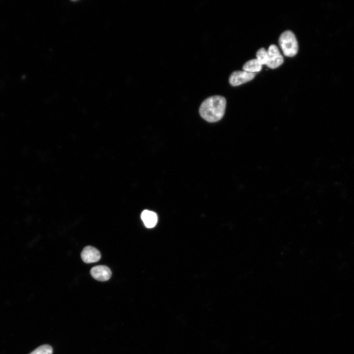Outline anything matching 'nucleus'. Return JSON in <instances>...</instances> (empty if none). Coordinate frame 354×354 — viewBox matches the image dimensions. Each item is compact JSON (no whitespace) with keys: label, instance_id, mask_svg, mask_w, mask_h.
I'll return each instance as SVG.
<instances>
[{"label":"nucleus","instance_id":"1","mask_svg":"<svg viewBox=\"0 0 354 354\" xmlns=\"http://www.w3.org/2000/svg\"><path fill=\"white\" fill-rule=\"evenodd\" d=\"M226 106L225 97L221 95L211 96L202 103L199 110V114L208 122H217L223 117Z\"/></svg>","mask_w":354,"mask_h":354},{"label":"nucleus","instance_id":"2","mask_svg":"<svg viewBox=\"0 0 354 354\" xmlns=\"http://www.w3.org/2000/svg\"><path fill=\"white\" fill-rule=\"evenodd\" d=\"M279 44L285 56L294 57L298 52L297 41L295 35L291 30H286L281 34Z\"/></svg>","mask_w":354,"mask_h":354},{"label":"nucleus","instance_id":"3","mask_svg":"<svg viewBox=\"0 0 354 354\" xmlns=\"http://www.w3.org/2000/svg\"><path fill=\"white\" fill-rule=\"evenodd\" d=\"M268 61L266 66L270 68L275 69L280 66L284 61L282 55L277 46L272 44L268 47L267 51Z\"/></svg>","mask_w":354,"mask_h":354},{"label":"nucleus","instance_id":"4","mask_svg":"<svg viewBox=\"0 0 354 354\" xmlns=\"http://www.w3.org/2000/svg\"><path fill=\"white\" fill-rule=\"evenodd\" d=\"M255 75L256 73H250L244 70L235 71L230 75L229 82L231 86L236 87L250 81Z\"/></svg>","mask_w":354,"mask_h":354},{"label":"nucleus","instance_id":"5","mask_svg":"<svg viewBox=\"0 0 354 354\" xmlns=\"http://www.w3.org/2000/svg\"><path fill=\"white\" fill-rule=\"evenodd\" d=\"M81 258L86 263H92L98 262L101 258L100 252L95 247L88 246L81 252Z\"/></svg>","mask_w":354,"mask_h":354},{"label":"nucleus","instance_id":"6","mask_svg":"<svg viewBox=\"0 0 354 354\" xmlns=\"http://www.w3.org/2000/svg\"><path fill=\"white\" fill-rule=\"evenodd\" d=\"M91 276L95 279L100 281L108 280L111 275L110 269L105 266H97L93 267L90 271Z\"/></svg>","mask_w":354,"mask_h":354},{"label":"nucleus","instance_id":"7","mask_svg":"<svg viewBox=\"0 0 354 354\" xmlns=\"http://www.w3.org/2000/svg\"><path fill=\"white\" fill-rule=\"evenodd\" d=\"M141 219L145 225L148 228L154 227L157 222V215L153 211L144 210L141 213Z\"/></svg>","mask_w":354,"mask_h":354},{"label":"nucleus","instance_id":"8","mask_svg":"<svg viewBox=\"0 0 354 354\" xmlns=\"http://www.w3.org/2000/svg\"><path fill=\"white\" fill-rule=\"evenodd\" d=\"M261 65L256 59H251L246 62L243 65V70L250 73H255L261 70Z\"/></svg>","mask_w":354,"mask_h":354},{"label":"nucleus","instance_id":"9","mask_svg":"<svg viewBox=\"0 0 354 354\" xmlns=\"http://www.w3.org/2000/svg\"><path fill=\"white\" fill-rule=\"evenodd\" d=\"M256 59L261 65H266L268 61L267 51L264 48L259 49L256 53Z\"/></svg>","mask_w":354,"mask_h":354},{"label":"nucleus","instance_id":"10","mask_svg":"<svg viewBox=\"0 0 354 354\" xmlns=\"http://www.w3.org/2000/svg\"><path fill=\"white\" fill-rule=\"evenodd\" d=\"M53 348L49 345H43L39 346L30 354H52Z\"/></svg>","mask_w":354,"mask_h":354}]
</instances>
